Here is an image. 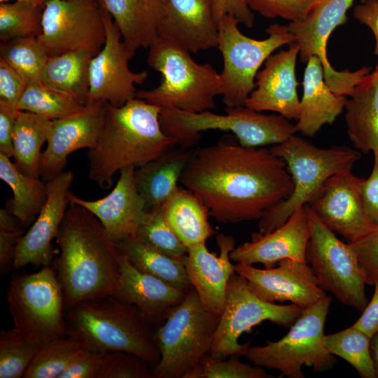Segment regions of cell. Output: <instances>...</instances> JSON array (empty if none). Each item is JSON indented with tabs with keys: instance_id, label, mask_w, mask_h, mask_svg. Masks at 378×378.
Instances as JSON below:
<instances>
[{
	"instance_id": "603a6c76",
	"label": "cell",
	"mask_w": 378,
	"mask_h": 378,
	"mask_svg": "<svg viewBox=\"0 0 378 378\" xmlns=\"http://www.w3.org/2000/svg\"><path fill=\"white\" fill-rule=\"evenodd\" d=\"M356 0H319L302 20L290 22L288 30L300 47V60L307 63L312 56L321 62L323 77L332 90L345 78L344 71H337L327 57V43L332 32L348 20L347 11Z\"/></svg>"
},
{
	"instance_id": "f5cc1de1",
	"label": "cell",
	"mask_w": 378,
	"mask_h": 378,
	"mask_svg": "<svg viewBox=\"0 0 378 378\" xmlns=\"http://www.w3.org/2000/svg\"><path fill=\"white\" fill-rule=\"evenodd\" d=\"M20 110L0 100V153L13 157L12 134Z\"/></svg>"
},
{
	"instance_id": "9f6ffc18",
	"label": "cell",
	"mask_w": 378,
	"mask_h": 378,
	"mask_svg": "<svg viewBox=\"0 0 378 378\" xmlns=\"http://www.w3.org/2000/svg\"><path fill=\"white\" fill-rule=\"evenodd\" d=\"M370 351L377 378H378V330L370 337Z\"/></svg>"
},
{
	"instance_id": "d6a6232c",
	"label": "cell",
	"mask_w": 378,
	"mask_h": 378,
	"mask_svg": "<svg viewBox=\"0 0 378 378\" xmlns=\"http://www.w3.org/2000/svg\"><path fill=\"white\" fill-rule=\"evenodd\" d=\"M119 254L125 256L140 271L154 276L187 293L192 286L188 276L183 259L163 253L137 237L115 244Z\"/></svg>"
},
{
	"instance_id": "836d02e7",
	"label": "cell",
	"mask_w": 378,
	"mask_h": 378,
	"mask_svg": "<svg viewBox=\"0 0 378 378\" xmlns=\"http://www.w3.org/2000/svg\"><path fill=\"white\" fill-rule=\"evenodd\" d=\"M51 122L31 112L18 113L12 134L13 157L18 169L27 176H39L41 148L47 141Z\"/></svg>"
},
{
	"instance_id": "277c9868",
	"label": "cell",
	"mask_w": 378,
	"mask_h": 378,
	"mask_svg": "<svg viewBox=\"0 0 378 378\" xmlns=\"http://www.w3.org/2000/svg\"><path fill=\"white\" fill-rule=\"evenodd\" d=\"M67 335L83 349L127 351L149 363L160 358L157 328L135 306L113 295L80 301L64 310Z\"/></svg>"
},
{
	"instance_id": "83f0119b",
	"label": "cell",
	"mask_w": 378,
	"mask_h": 378,
	"mask_svg": "<svg viewBox=\"0 0 378 378\" xmlns=\"http://www.w3.org/2000/svg\"><path fill=\"white\" fill-rule=\"evenodd\" d=\"M349 97L344 107L349 139L359 152L378 157V62Z\"/></svg>"
},
{
	"instance_id": "60d3db41",
	"label": "cell",
	"mask_w": 378,
	"mask_h": 378,
	"mask_svg": "<svg viewBox=\"0 0 378 378\" xmlns=\"http://www.w3.org/2000/svg\"><path fill=\"white\" fill-rule=\"evenodd\" d=\"M39 346L15 328L0 333V378H21L34 358Z\"/></svg>"
},
{
	"instance_id": "d6986e66",
	"label": "cell",
	"mask_w": 378,
	"mask_h": 378,
	"mask_svg": "<svg viewBox=\"0 0 378 378\" xmlns=\"http://www.w3.org/2000/svg\"><path fill=\"white\" fill-rule=\"evenodd\" d=\"M73 180L71 171H63L46 182L47 200L29 230L19 240L13 269L27 265L50 266L54 257L52 241L57 237L69 206Z\"/></svg>"
},
{
	"instance_id": "4dcf8cb0",
	"label": "cell",
	"mask_w": 378,
	"mask_h": 378,
	"mask_svg": "<svg viewBox=\"0 0 378 378\" xmlns=\"http://www.w3.org/2000/svg\"><path fill=\"white\" fill-rule=\"evenodd\" d=\"M162 208L167 221L187 248L206 242L215 233L208 209L187 188L178 186Z\"/></svg>"
},
{
	"instance_id": "bcb514c9",
	"label": "cell",
	"mask_w": 378,
	"mask_h": 378,
	"mask_svg": "<svg viewBox=\"0 0 378 378\" xmlns=\"http://www.w3.org/2000/svg\"><path fill=\"white\" fill-rule=\"evenodd\" d=\"M19 220L6 208L0 209V274L13 268L15 253L23 230Z\"/></svg>"
},
{
	"instance_id": "2e32d148",
	"label": "cell",
	"mask_w": 378,
	"mask_h": 378,
	"mask_svg": "<svg viewBox=\"0 0 378 378\" xmlns=\"http://www.w3.org/2000/svg\"><path fill=\"white\" fill-rule=\"evenodd\" d=\"M235 272L246 280L253 294L267 302L288 301L304 309L328 297L307 262L285 259L264 269L237 263Z\"/></svg>"
},
{
	"instance_id": "1f68e13d",
	"label": "cell",
	"mask_w": 378,
	"mask_h": 378,
	"mask_svg": "<svg viewBox=\"0 0 378 378\" xmlns=\"http://www.w3.org/2000/svg\"><path fill=\"white\" fill-rule=\"evenodd\" d=\"M10 158L0 153V178L10 186L13 195L8 200L6 209L24 229L34 222L47 200L46 183L39 176L21 172Z\"/></svg>"
},
{
	"instance_id": "8992f818",
	"label": "cell",
	"mask_w": 378,
	"mask_h": 378,
	"mask_svg": "<svg viewBox=\"0 0 378 378\" xmlns=\"http://www.w3.org/2000/svg\"><path fill=\"white\" fill-rule=\"evenodd\" d=\"M271 150L285 162L293 190L258 220L259 233L262 234L279 227L295 210L308 204L330 176L351 171L361 155L356 149L344 146L321 148L295 135Z\"/></svg>"
},
{
	"instance_id": "9c48e42d",
	"label": "cell",
	"mask_w": 378,
	"mask_h": 378,
	"mask_svg": "<svg viewBox=\"0 0 378 378\" xmlns=\"http://www.w3.org/2000/svg\"><path fill=\"white\" fill-rule=\"evenodd\" d=\"M332 299L328 296L303 309L282 338L263 346H250L244 356L253 365L278 370L280 377L304 378V365L315 372L333 368L337 360L325 342V323Z\"/></svg>"
},
{
	"instance_id": "6f0895ef",
	"label": "cell",
	"mask_w": 378,
	"mask_h": 378,
	"mask_svg": "<svg viewBox=\"0 0 378 378\" xmlns=\"http://www.w3.org/2000/svg\"><path fill=\"white\" fill-rule=\"evenodd\" d=\"M10 1L27 2V3H31L33 4L44 6L46 3L49 0H0V2H8Z\"/></svg>"
},
{
	"instance_id": "44dd1931",
	"label": "cell",
	"mask_w": 378,
	"mask_h": 378,
	"mask_svg": "<svg viewBox=\"0 0 378 378\" xmlns=\"http://www.w3.org/2000/svg\"><path fill=\"white\" fill-rule=\"evenodd\" d=\"M135 168L122 169L115 186L103 198L85 200L71 192L68 195L69 202L85 207L99 220L115 244L136 237L148 214L135 185Z\"/></svg>"
},
{
	"instance_id": "30bf717a",
	"label": "cell",
	"mask_w": 378,
	"mask_h": 378,
	"mask_svg": "<svg viewBox=\"0 0 378 378\" xmlns=\"http://www.w3.org/2000/svg\"><path fill=\"white\" fill-rule=\"evenodd\" d=\"M6 299L14 328L38 346L68 335L62 289L50 266L13 275Z\"/></svg>"
},
{
	"instance_id": "816d5d0a",
	"label": "cell",
	"mask_w": 378,
	"mask_h": 378,
	"mask_svg": "<svg viewBox=\"0 0 378 378\" xmlns=\"http://www.w3.org/2000/svg\"><path fill=\"white\" fill-rule=\"evenodd\" d=\"M213 5L217 22L223 16L229 15L247 27L253 25L254 15L244 0H213Z\"/></svg>"
},
{
	"instance_id": "6da1fadb",
	"label": "cell",
	"mask_w": 378,
	"mask_h": 378,
	"mask_svg": "<svg viewBox=\"0 0 378 378\" xmlns=\"http://www.w3.org/2000/svg\"><path fill=\"white\" fill-rule=\"evenodd\" d=\"M180 183L223 223L259 220L293 190L285 162L271 149L223 142L194 150Z\"/></svg>"
},
{
	"instance_id": "7a4b0ae2",
	"label": "cell",
	"mask_w": 378,
	"mask_h": 378,
	"mask_svg": "<svg viewBox=\"0 0 378 378\" xmlns=\"http://www.w3.org/2000/svg\"><path fill=\"white\" fill-rule=\"evenodd\" d=\"M55 241L59 254L54 269L65 309L80 301L113 293L120 276L119 253L92 213L69 202Z\"/></svg>"
},
{
	"instance_id": "7c38bea8",
	"label": "cell",
	"mask_w": 378,
	"mask_h": 378,
	"mask_svg": "<svg viewBox=\"0 0 378 378\" xmlns=\"http://www.w3.org/2000/svg\"><path fill=\"white\" fill-rule=\"evenodd\" d=\"M302 311L294 304H278L260 299L251 292L246 280L234 272L227 283L225 306L209 355L217 359L244 356L251 342L239 343L244 332L266 321L290 328Z\"/></svg>"
},
{
	"instance_id": "3957f363",
	"label": "cell",
	"mask_w": 378,
	"mask_h": 378,
	"mask_svg": "<svg viewBox=\"0 0 378 378\" xmlns=\"http://www.w3.org/2000/svg\"><path fill=\"white\" fill-rule=\"evenodd\" d=\"M160 109L136 97L119 107L106 103L101 133L88 152L89 178L110 189L113 176L122 169L141 166L172 148L174 141L160 123Z\"/></svg>"
},
{
	"instance_id": "ab89813d",
	"label": "cell",
	"mask_w": 378,
	"mask_h": 378,
	"mask_svg": "<svg viewBox=\"0 0 378 378\" xmlns=\"http://www.w3.org/2000/svg\"><path fill=\"white\" fill-rule=\"evenodd\" d=\"M82 350L80 343L66 335L39 347L24 378H59Z\"/></svg>"
},
{
	"instance_id": "74e56055",
	"label": "cell",
	"mask_w": 378,
	"mask_h": 378,
	"mask_svg": "<svg viewBox=\"0 0 378 378\" xmlns=\"http://www.w3.org/2000/svg\"><path fill=\"white\" fill-rule=\"evenodd\" d=\"M325 342L331 354L349 363L360 377L377 378L370 351V337L365 332L352 325L326 335Z\"/></svg>"
},
{
	"instance_id": "52a82bcc",
	"label": "cell",
	"mask_w": 378,
	"mask_h": 378,
	"mask_svg": "<svg viewBox=\"0 0 378 378\" xmlns=\"http://www.w3.org/2000/svg\"><path fill=\"white\" fill-rule=\"evenodd\" d=\"M225 114L211 111L197 113L176 108H161L160 123L175 146L191 148L207 130L230 132L239 145L258 148L278 145L287 141L297 131L295 125L281 115H266L245 106L225 108Z\"/></svg>"
},
{
	"instance_id": "f907efd6",
	"label": "cell",
	"mask_w": 378,
	"mask_h": 378,
	"mask_svg": "<svg viewBox=\"0 0 378 378\" xmlns=\"http://www.w3.org/2000/svg\"><path fill=\"white\" fill-rule=\"evenodd\" d=\"M362 202L365 214L374 226L378 225V157L374 155L370 175L363 180L360 187Z\"/></svg>"
},
{
	"instance_id": "e575fe53",
	"label": "cell",
	"mask_w": 378,
	"mask_h": 378,
	"mask_svg": "<svg viewBox=\"0 0 378 378\" xmlns=\"http://www.w3.org/2000/svg\"><path fill=\"white\" fill-rule=\"evenodd\" d=\"M92 57L85 51H71L50 57L41 74V83L71 94L85 104Z\"/></svg>"
},
{
	"instance_id": "4316f807",
	"label": "cell",
	"mask_w": 378,
	"mask_h": 378,
	"mask_svg": "<svg viewBox=\"0 0 378 378\" xmlns=\"http://www.w3.org/2000/svg\"><path fill=\"white\" fill-rule=\"evenodd\" d=\"M346 97L334 93L325 82L323 66L317 56L311 57L304 69L303 95L297 131L312 137L323 125L332 124L344 110Z\"/></svg>"
},
{
	"instance_id": "cb8c5ba5",
	"label": "cell",
	"mask_w": 378,
	"mask_h": 378,
	"mask_svg": "<svg viewBox=\"0 0 378 378\" xmlns=\"http://www.w3.org/2000/svg\"><path fill=\"white\" fill-rule=\"evenodd\" d=\"M159 37L189 52L217 48L218 22L213 0H162Z\"/></svg>"
},
{
	"instance_id": "c3c4849f",
	"label": "cell",
	"mask_w": 378,
	"mask_h": 378,
	"mask_svg": "<svg viewBox=\"0 0 378 378\" xmlns=\"http://www.w3.org/2000/svg\"><path fill=\"white\" fill-rule=\"evenodd\" d=\"M105 354L82 349L59 378H99Z\"/></svg>"
},
{
	"instance_id": "d4e9b609",
	"label": "cell",
	"mask_w": 378,
	"mask_h": 378,
	"mask_svg": "<svg viewBox=\"0 0 378 378\" xmlns=\"http://www.w3.org/2000/svg\"><path fill=\"white\" fill-rule=\"evenodd\" d=\"M216 244L219 255L210 252L206 242H203L188 247L183 261L188 276L204 307L220 315L225 303L227 283L235 272V265L230 258L235 248V240L232 236L219 234Z\"/></svg>"
},
{
	"instance_id": "b9f144b4",
	"label": "cell",
	"mask_w": 378,
	"mask_h": 378,
	"mask_svg": "<svg viewBox=\"0 0 378 378\" xmlns=\"http://www.w3.org/2000/svg\"><path fill=\"white\" fill-rule=\"evenodd\" d=\"M136 237L156 250L169 256L183 259L188 248L167 221L161 206L148 211Z\"/></svg>"
},
{
	"instance_id": "ee69618b",
	"label": "cell",
	"mask_w": 378,
	"mask_h": 378,
	"mask_svg": "<svg viewBox=\"0 0 378 378\" xmlns=\"http://www.w3.org/2000/svg\"><path fill=\"white\" fill-rule=\"evenodd\" d=\"M148 363L130 352H106L99 378H152Z\"/></svg>"
},
{
	"instance_id": "5bb4252c",
	"label": "cell",
	"mask_w": 378,
	"mask_h": 378,
	"mask_svg": "<svg viewBox=\"0 0 378 378\" xmlns=\"http://www.w3.org/2000/svg\"><path fill=\"white\" fill-rule=\"evenodd\" d=\"M42 25L38 38L50 57L71 51L94 56L106 41L98 0H49L44 6Z\"/></svg>"
},
{
	"instance_id": "7402d4cb",
	"label": "cell",
	"mask_w": 378,
	"mask_h": 378,
	"mask_svg": "<svg viewBox=\"0 0 378 378\" xmlns=\"http://www.w3.org/2000/svg\"><path fill=\"white\" fill-rule=\"evenodd\" d=\"M309 237V219L305 205L295 210L284 224L272 232L253 234L252 239L235 247L230 258L237 263H261L265 268L274 267L285 259L306 262Z\"/></svg>"
},
{
	"instance_id": "ac0fdd59",
	"label": "cell",
	"mask_w": 378,
	"mask_h": 378,
	"mask_svg": "<svg viewBox=\"0 0 378 378\" xmlns=\"http://www.w3.org/2000/svg\"><path fill=\"white\" fill-rule=\"evenodd\" d=\"M106 102L87 103L76 113L52 120L46 148L42 152L39 176L45 182L63 172L67 157L80 148L95 146L103 127Z\"/></svg>"
},
{
	"instance_id": "db71d44e",
	"label": "cell",
	"mask_w": 378,
	"mask_h": 378,
	"mask_svg": "<svg viewBox=\"0 0 378 378\" xmlns=\"http://www.w3.org/2000/svg\"><path fill=\"white\" fill-rule=\"evenodd\" d=\"M353 14L358 21L368 27L373 33L375 39L374 55L378 59V1L363 0L355 6Z\"/></svg>"
},
{
	"instance_id": "ba28073f",
	"label": "cell",
	"mask_w": 378,
	"mask_h": 378,
	"mask_svg": "<svg viewBox=\"0 0 378 378\" xmlns=\"http://www.w3.org/2000/svg\"><path fill=\"white\" fill-rule=\"evenodd\" d=\"M220 315L206 309L192 287L155 330V378H184L210 354Z\"/></svg>"
},
{
	"instance_id": "f6af8a7d",
	"label": "cell",
	"mask_w": 378,
	"mask_h": 378,
	"mask_svg": "<svg viewBox=\"0 0 378 378\" xmlns=\"http://www.w3.org/2000/svg\"><path fill=\"white\" fill-rule=\"evenodd\" d=\"M248 7L262 16L281 18L290 22L302 20L319 0H244Z\"/></svg>"
},
{
	"instance_id": "680465c9",
	"label": "cell",
	"mask_w": 378,
	"mask_h": 378,
	"mask_svg": "<svg viewBox=\"0 0 378 378\" xmlns=\"http://www.w3.org/2000/svg\"><path fill=\"white\" fill-rule=\"evenodd\" d=\"M377 1H378V0H377Z\"/></svg>"
},
{
	"instance_id": "681fc988",
	"label": "cell",
	"mask_w": 378,
	"mask_h": 378,
	"mask_svg": "<svg viewBox=\"0 0 378 378\" xmlns=\"http://www.w3.org/2000/svg\"><path fill=\"white\" fill-rule=\"evenodd\" d=\"M27 86L23 78L0 59V100L17 107Z\"/></svg>"
},
{
	"instance_id": "7dc6e473",
	"label": "cell",
	"mask_w": 378,
	"mask_h": 378,
	"mask_svg": "<svg viewBox=\"0 0 378 378\" xmlns=\"http://www.w3.org/2000/svg\"><path fill=\"white\" fill-rule=\"evenodd\" d=\"M349 245L363 272L366 284L374 286L378 280V225Z\"/></svg>"
},
{
	"instance_id": "8d00e7d4",
	"label": "cell",
	"mask_w": 378,
	"mask_h": 378,
	"mask_svg": "<svg viewBox=\"0 0 378 378\" xmlns=\"http://www.w3.org/2000/svg\"><path fill=\"white\" fill-rule=\"evenodd\" d=\"M84 105L74 95L41 83L27 85L17 108L55 120L76 113Z\"/></svg>"
},
{
	"instance_id": "f1b7e54d",
	"label": "cell",
	"mask_w": 378,
	"mask_h": 378,
	"mask_svg": "<svg viewBox=\"0 0 378 378\" xmlns=\"http://www.w3.org/2000/svg\"><path fill=\"white\" fill-rule=\"evenodd\" d=\"M118 27L126 46L135 52L158 38L163 16L162 0H98Z\"/></svg>"
},
{
	"instance_id": "f546056e",
	"label": "cell",
	"mask_w": 378,
	"mask_h": 378,
	"mask_svg": "<svg viewBox=\"0 0 378 378\" xmlns=\"http://www.w3.org/2000/svg\"><path fill=\"white\" fill-rule=\"evenodd\" d=\"M194 149L174 147L158 158L135 168L136 189L149 211L161 206L178 188Z\"/></svg>"
},
{
	"instance_id": "7bdbcfd3",
	"label": "cell",
	"mask_w": 378,
	"mask_h": 378,
	"mask_svg": "<svg viewBox=\"0 0 378 378\" xmlns=\"http://www.w3.org/2000/svg\"><path fill=\"white\" fill-rule=\"evenodd\" d=\"M263 367L251 365L239 360L238 356L217 359L209 354L189 372L184 378H269Z\"/></svg>"
},
{
	"instance_id": "f35d334b",
	"label": "cell",
	"mask_w": 378,
	"mask_h": 378,
	"mask_svg": "<svg viewBox=\"0 0 378 378\" xmlns=\"http://www.w3.org/2000/svg\"><path fill=\"white\" fill-rule=\"evenodd\" d=\"M44 6L22 1L0 2V40L39 37Z\"/></svg>"
},
{
	"instance_id": "8fae6325",
	"label": "cell",
	"mask_w": 378,
	"mask_h": 378,
	"mask_svg": "<svg viewBox=\"0 0 378 378\" xmlns=\"http://www.w3.org/2000/svg\"><path fill=\"white\" fill-rule=\"evenodd\" d=\"M238 24L229 15L218 21L217 48L223 59L221 96L228 107L244 106L255 88V77L262 64L276 49L295 41L288 26L272 24L266 29L267 38L258 40L244 34Z\"/></svg>"
},
{
	"instance_id": "e0dca14e",
	"label": "cell",
	"mask_w": 378,
	"mask_h": 378,
	"mask_svg": "<svg viewBox=\"0 0 378 378\" xmlns=\"http://www.w3.org/2000/svg\"><path fill=\"white\" fill-rule=\"evenodd\" d=\"M363 178L345 171L330 176L307 204L318 219L333 232L353 243L374 227L362 202Z\"/></svg>"
},
{
	"instance_id": "d590c367",
	"label": "cell",
	"mask_w": 378,
	"mask_h": 378,
	"mask_svg": "<svg viewBox=\"0 0 378 378\" xmlns=\"http://www.w3.org/2000/svg\"><path fill=\"white\" fill-rule=\"evenodd\" d=\"M50 56L38 37L16 38L1 42L0 59L13 68L27 85L41 83Z\"/></svg>"
},
{
	"instance_id": "9a60e30c",
	"label": "cell",
	"mask_w": 378,
	"mask_h": 378,
	"mask_svg": "<svg viewBox=\"0 0 378 378\" xmlns=\"http://www.w3.org/2000/svg\"><path fill=\"white\" fill-rule=\"evenodd\" d=\"M102 14L106 41L90 60L86 104L103 101L119 107L136 97L135 85L144 83L148 75L146 71L130 70L129 61L135 52L124 43L111 16L103 9Z\"/></svg>"
},
{
	"instance_id": "5b68a950",
	"label": "cell",
	"mask_w": 378,
	"mask_h": 378,
	"mask_svg": "<svg viewBox=\"0 0 378 378\" xmlns=\"http://www.w3.org/2000/svg\"><path fill=\"white\" fill-rule=\"evenodd\" d=\"M148 49L147 63L162 79L155 88L136 91V98L192 113L216 108L214 99L222 95L223 83L211 64L195 62L190 52L160 37Z\"/></svg>"
},
{
	"instance_id": "11a10c76",
	"label": "cell",
	"mask_w": 378,
	"mask_h": 378,
	"mask_svg": "<svg viewBox=\"0 0 378 378\" xmlns=\"http://www.w3.org/2000/svg\"><path fill=\"white\" fill-rule=\"evenodd\" d=\"M374 286V291L372 299L362 312V315L353 324L370 337L378 330V280Z\"/></svg>"
},
{
	"instance_id": "4fadbf2b",
	"label": "cell",
	"mask_w": 378,
	"mask_h": 378,
	"mask_svg": "<svg viewBox=\"0 0 378 378\" xmlns=\"http://www.w3.org/2000/svg\"><path fill=\"white\" fill-rule=\"evenodd\" d=\"M306 206L310 226L306 262L325 291L330 292L341 303L363 312L369 302L366 282L353 250Z\"/></svg>"
},
{
	"instance_id": "484cf974",
	"label": "cell",
	"mask_w": 378,
	"mask_h": 378,
	"mask_svg": "<svg viewBox=\"0 0 378 378\" xmlns=\"http://www.w3.org/2000/svg\"><path fill=\"white\" fill-rule=\"evenodd\" d=\"M119 262V284L112 295L137 307L156 328L159 327L170 311L183 300L186 293L140 271L120 254Z\"/></svg>"
},
{
	"instance_id": "ffe728a7",
	"label": "cell",
	"mask_w": 378,
	"mask_h": 378,
	"mask_svg": "<svg viewBox=\"0 0 378 378\" xmlns=\"http://www.w3.org/2000/svg\"><path fill=\"white\" fill-rule=\"evenodd\" d=\"M286 50L272 54L264 63V68L255 77V88L244 106L255 111H274L286 118L298 120L300 113V100L295 75L297 57L300 47L296 41Z\"/></svg>"
}]
</instances>
